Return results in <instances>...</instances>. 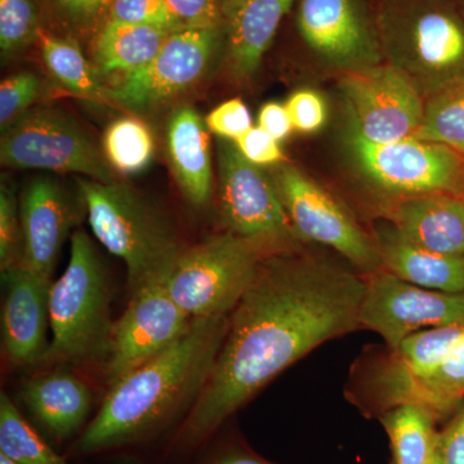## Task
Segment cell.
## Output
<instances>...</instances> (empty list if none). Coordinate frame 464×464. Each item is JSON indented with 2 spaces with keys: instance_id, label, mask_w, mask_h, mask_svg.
I'll use <instances>...</instances> for the list:
<instances>
[{
  "instance_id": "cell-1",
  "label": "cell",
  "mask_w": 464,
  "mask_h": 464,
  "mask_svg": "<svg viewBox=\"0 0 464 464\" xmlns=\"http://www.w3.org/2000/svg\"><path fill=\"white\" fill-rule=\"evenodd\" d=\"M365 280L298 249L259 266L228 316L212 373L179 432L198 444L320 344L362 328Z\"/></svg>"
},
{
  "instance_id": "cell-2",
  "label": "cell",
  "mask_w": 464,
  "mask_h": 464,
  "mask_svg": "<svg viewBox=\"0 0 464 464\" xmlns=\"http://www.w3.org/2000/svg\"><path fill=\"white\" fill-rule=\"evenodd\" d=\"M228 316L194 320L169 347L111 384L78 450L96 453L133 444L188 414L212 373Z\"/></svg>"
},
{
  "instance_id": "cell-3",
  "label": "cell",
  "mask_w": 464,
  "mask_h": 464,
  "mask_svg": "<svg viewBox=\"0 0 464 464\" xmlns=\"http://www.w3.org/2000/svg\"><path fill=\"white\" fill-rule=\"evenodd\" d=\"M382 54L426 101L464 83V17L451 0H381Z\"/></svg>"
},
{
  "instance_id": "cell-4",
  "label": "cell",
  "mask_w": 464,
  "mask_h": 464,
  "mask_svg": "<svg viewBox=\"0 0 464 464\" xmlns=\"http://www.w3.org/2000/svg\"><path fill=\"white\" fill-rule=\"evenodd\" d=\"M91 230L127 267L128 292L167 280L188 246L170 222L125 183L76 179Z\"/></svg>"
},
{
  "instance_id": "cell-5",
  "label": "cell",
  "mask_w": 464,
  "mask_h": 464,
  "mask_svg": "<svg viewBox=\"0 0 464 464\" xmlns=\"http://www.w3.org/2000/svg\"><path fill=\"white\" fill-rule=\"evenodd\" d=\"M111 289L91 237L74 231L65 271L52 283V338L43 364H83L108 360L114 323Z\"/></svg>"
},
{
  "instance_id": "cell-6",
  "label": "cell",
  "mask_w": 464,
  "mask_h": 464,
  "mask_svg": "<svg viewBox=\"0 0 464 464\" xmlns=\"http://www.w3.org/2000/svg\"><path fill=\"white\" fill-rule=\"evenodd\" d=\"M285 250L295 249L231 231L212 235L185 249L166 288L192 320L230 315L262 262Z\"/></svg>"
},
{
  "instance_id": "cell-7",
  "label": "cell",
  "mask_w": 464,
  "mask_h": 464,
  "mask_svg": "<svg viewBox=\"0 0 464 464\" xmlns=\"http://www.w3.org/2000/svg\"><path fill=\"white\" fill-rule=\"evenodd\" d=\"M344 146L362 179L393 201L432 194H464V157L440 143L406 137L372 143L346 130Z\"/></svg>"
},
{
  "instance_id": "cell-8",
  "label": "cell",
  "mask_w": 464,
  "mask_h": 464,
  "mask_svg": "<svg viewBox=\"0 0 464 464\" xmlns=\"http://www.w3.org/2000/svg\"><path fill=\"white\" fill-rule=\"evenodd\" d=\"M0 161L12 169L74 173L94 181H116L103 150L74 118L57 109H32L5 130Z\"/></svg>"
},
{
  "instance_id": "cell-9",
  "label": "cell",
  "mask_w": 464,
  "mask_h": 464,
  "mask_svg": "<svg viewBox=\"0 0 464 464\" xmlns=\"http://www.w3.org/2000/svg\"><path fill=\"white\" fill-rule=\"evenodd\" d=\"M218 199L227 231L298 249L301 240L290 224L274 177L244 158L230 140L218 142Z\"/></svg>"
},
{
  "instance_id": "cell-10",
  "label": "cell",
  "mask_w": 464,
  "mask_h": 464,
  "mask_svg": "<svg viewBox=\"0 0 464 464\" xmlns=\"http://www.w3.org/2000/svg\"><path fill=\"white\" fill-rule=\"evenodd\" d=\"M340 91L346 106L347 130L365 141L389 143L417 133L423 97L389 63L344 72Z\"/></svg>"
},
{
  "instance_id": "cell-11",
  "label": "cell",
  "mask_w": 464,
  "mask_h": 464,
  "mask_svg": "<svg viewBox=\"0 0 464 464\" xmlns=\"http://www.w3.org/2000/svg\"><path fill=\"white\" fill-rule=\"evenodd\" d=\"M274 179L299 240L329 246L365 273L383 268L374 239L322 186L288 164L280 166Z\"/></svg>"
},
{
  "instance_id": "cell-12",
  "label": "cell",
  "mask_w": 464,
  "mask_h": 464,
  "mask_svg": "<svg viewBox=\"0 0 464 464\" xmlns=\"http://www.w3.org/2000/svg\"><path fill=\"white\" fill-rule=\"evenodd\" d=\"M362 328L378 333L391 350L433 326L464 325V292H438L378 270L365 280L360 306Z\"/></svg>"
},
{
  "instance_id": "cell-13",
  "label": "cell",
  "mask_w": 464,
  "mask_h": 464,
  "mask_svg": "<svg viewBox=\"0 0 464 464\" xmlns=\"http://www.w3.org/2000/svg\"><path fill=\"white\" fill-rule=\"evenodd\" d=\"M225 30L181 29L168 36L151 63L109 88V102L133 111L157 108L206 75Z\"/></svg>"
},
{
  "instance_id": "cell-14",
  "label": "cell",
  "mask_w": 464,
  "mask_h": 464,
  "mask_svg": "<svg viewBox=\"0 0 464 464\" xmlns=\"http://www.w3.org/2000/svg\"><path fill=\"white\" fill-rule=\"evenodd\" d=\"M297 29L317 60L343 74L384 61L365 0H298Z\"/></svg>"
},
{
  "instance_id": "cell-15",
  "label": "cell",
  "mask_w": 464,
  "mask_h": 464,
  "mask_svg": "<svg viewBox=\"0 0 464 464\" xmlns=\"http://www.w3.org/2000/svg\"><path fill=\"white\" fill-rule=\"evenodd\" d=\"M192 322L170 297L166 280L149 284L130 295L127 310L115 320L112 329L108 386L169 347L188 331Z\"/></svg>"
},
{
  "instance_id": "cell-16",
  "label": "cell",
  "mask_w": 464,
  "mask_h": 464,
  "mask_svg": "<svg viewBox=\"0 0 464 464\" xmlns=\"http://www.w3.org/2000/svg\"><path fill=\"white\" fill-rule=\"evenodd\" d=\"M82 208L85 206L81 195L72 197L53 177L29 182L20 197L23 266L51 279L61 249L81 219Z\"/></svg>"
},
{
  "instance_id": "cell-17",
  "label": "cell",
  "mask_w": 464,
  "mask_h": 464,
  "mask_svg": "<svg viewBox=\"0 0 464 464\" xmlns=\"http://www.w3.org/2000/svg\"><path fill=\"white\" fill-rule=\"evenodd\" d=\"M2 277L3 353L14 366L43 364L50 347L51 279L25 266L5 271Z\"/></svg>"
},
{
  "instance_id": "cell-18",
  "label": "cell",
  "mask_w": 464,
  "mask_h": 464,
  "mask_svg": "<svg viewBox=\"0 0 464 464\" xmlns=\"http://www.w3.org/2000/svg\"><path fill=\"white\" fill-rule=\"evenodd\" d=\"M389 221L404 237L440 255L464 256V200L432 194L393 201Z\"/></svg>"
},
{
  "instance_id": "cell-19",
  "label": "cell",
  "mask_w": 464,
  "mask_h": 464,
  "mask_svg": "<svg viewBox=\"0 0 464 464\" xmlns=\"http://www.w3.org/2000/svg\"><path fill=\"white\" fill-rule=\"evenodd\" d=\"M374 241L383 270L422 288L464 292V256L440 255L424 249L390 221L375 225Z\"/></svg>"
},
{
  "instance_id": "cell-20",
  "label": "cell",
  "mask_w": 464,
  "mask_h": 464,
  "mask_svg": "<svg viewBox=\"0 0 464 464\" xmlns=\"http://www.w3.org/2000/svg\"><path fill=\"white\" fill-rule=\"evenodd\" d=\"M295 0H237L226 11V56L232 75L248 81L257 72L283 18Z\"/></svg>"
},
{
  "instance_id": "cell-21",
  "label": "cell",
  "mask_w": 464,
  "mask_h": 464,
  "mask_svg": "<svg viewBox=\"0 0 464 464\" xmlns=\"http://www.w3.org/2000/svg\"><path fill=\"white\" fill-rule=\"evenodd\" d=\"M170 167L186 199L194 207L207 206L213 192L209 130L197 110H174L167 125Z\"/></svg>"
},
{
  "instance_id": "cell-22",
  "label": "cell",
  "mask_w": 464,
  "mask_h": 464,
  "mask_svg": "<svg viewBox=\"0 0 464 464\" xmlns=\"http://www.w3.org/2000/svg\"><path fill=\"white\" fill-rule=\"evenodd\" d=\"M21 398L44 429L60 440L70 438L83 426L93 402L90 386L63 371L27 381Z\"/></svg>"
},
{
  "instance_id": "cell-23",
  "label": "cell",
  "mask_w": 464,
  "mask_h": 464,
  "mask_svg": "<svg viewBox=\"0 0 464 464\" xmlns=\"http://www.w3.org/2000/svg\"><path fill=\"white\" fill-rule=\"evenodd\" d=\"M387 406L415 404L431 413L447 414L464 399V333L453 350L429 375L413 380L378 377Z\"/></svg>"
},
{
  "instance_id": "cell-24",
  "label": "cell",
  "mask_w": 464,
  "mask_h": 464,
  "mask_svg": "<svg viewBox=\"0 0 464 464\" xmlns=\"http://www.w3.org/2000/svg\"><path fill=\"white\" fill-rule=\"evenodd\" d=\"M172 33L109 18L94 41V66L101 75L133 74L151 63Z\"/></svg>"
},
{
  "instance_id": "cell-25",
  "label": "cell",
  "mask_w": 464,
  "mask_h": 464,
  "mask_svg": "<svg viewBox=\"0 0 464 464\" xmlns=\"http://www.w3.org/2000/svg\"><path fill=\"white\" fill-rule=\"evenodd\" d=\"M464 325L433 326L404 338L393 348L380 377L413 380L435 371L462 337Z\"/></svg>"
},
{
  "instance_id": "cell-26",
  "label": "cell",
  "mask_w": 464,
  "mask_h": 464,
  "mask_svg": "<svg viewBox=\"0 0 464 464\" xmlns=\"http://www.w3.org/2000/svg\"><path fill=\"white\" fill-rule=\"evenodd\" d=\"M435 417L429 409L415 404L392 406L382 415L395 464H424L436 456Z\"/></svg>"
},
{
  "instance_id": "cell-27",
  "label": "cell",
  "mask_w": 464,
  "mask_h": 464,
  "mask_svg": "<svg viewBox=\"0 0 464 464\" xmlns=\"http://www.w3.org/2000/svg\"><path fill=\"white\" fill-rule=\"evenodd\" d=\"M38 39L44 65L58 83L82 99L109 102V88L101 83L96 66L88 63L78 44L43 32Z\"/></svg>"
},
{
  "instance_id": "cell-28",
  "label": "cell",
  "mask_w": 464,
  "mask_h": 464,
  "mask_svg": "<svg viewBox=\"0 0 464 464\" xmlns=\"http://www.w3.org/2000/svg\"><path fill=\"white\" fill-rule=\"evenodd\" d=\"M154 137L148 125L133 116L112 121L103 134V154L116 172L133 176L143 172L154 158Z\"/></svg>"
},
{
  "instance_id": "cell-29",
  "label": "cell",
  "mask_w": 464,
  "mask_h": 464,
  "mask_svg": "<svg viewBox=\"0 0 464 464\" xmlns=\"http://www.w3.org/2000/svg\"><path fill=\"white\" fill-rule=\"evenodd\" d=\"M414 137L447 146L464 157V83L424 101L422 121Z\"/></svg>"
},
{
  "instance_id": "cell-30",
  "label": "cell",
  "mask_w": 464,
  "mask_h": 464,
  "mask_svg": "<svg viewBox=\"0 0 464 464\" xmlns=\"http://www.w3.org/2000/svg\"><path fill=\"white\" fill-rule=\"evenodd\" d=\"M0 454L18 464H67L26 422L5 392L0 395Z\"/></svg>"
},
{
  "instance_id": "cell-31",
  "label": "cell",
  "mask_w": 464,
  "mask_h": 464,
  "mask_svg": "<svg viewBox=\"0 0 464 464\" xmlns=\"http://www.w3.org/2000/svg\"><path fill=\"white\" fill-rule=\"evenodd\" d=\"M35 0H0V50L14 56L32 44L41 34Z\"/></svg>"
},
{
  "instance_id": "cell-32",
  "label": "cell",
  "mask_w": 464,
  "mask_h": 464,
  "mask_svg": "<svg viewBox=\"0 0 464 464\" xmlns=\"http://www.w3.org/2000/svg\"><path fill=\"white\" fill-rule=\"evenodd\" d=\"M24 262V232L20 201L8 183L0 186V270L2 274Z\"/></svg>"
},
{
  "instance_id": "cell-33",
  "label": "cell",
  "mask_w": 464,
  "mask_h": 464,
  "mask_svg": "<svg viewBox=\"0 0 464 464\" xmlns=\"http://www.w3.org/2000/svg\"><path fill=\"white\" fill-rule=\"evenodd\" d=\"M42 92V82L29 72L8 76L0 84V127L2 132L32 110Z\"/></svg>"
},
{
  "instance_id": "cell-34",
  "label": "cell",
  "mask_w": 464,
  "mask_h": 464,
  "mask_svg": "<svg viewBox=\"0 0 464 464\" xmlns=\"http://www.w3.org/2000/svg\"><path fill=\"white\" fill-rule=\"evenodd\" d=\"M109 11L110 20L157 26L169 32L181 30L166 0H112Z\"/></svg>"
},
{
  "instance_id": "cell-35",
  "label": "cell",
  "mask_w": 464,
  "mask_h": 464,
  "mask_svg": "<svg viewBox=\"0 0 464 464\" xmlns=\"http://www.w3.org/2000/svg\"><path fill=\"white\" fill-rule=\"evenodd\" d=\"M181 29L225 30V0H166Z\"/></svg>"
},
{
  "instance_id": "cell-36",
  "label": "cell",
  "mask_w": 464,
  "mask_h": 464,
  "mask_svg": "<svg viewBox=\"0 0 464 464\" xmlns=\"http://www.w3.org/2000/svg\"><path fill=\"white\" fill-rule=\"evenodd\" d=\"M206 124L209 132L234 142L253 127L249 109L240 99L225 101L217 106L208 114Z\"/></svg>"
},
{
  "instance_id": "cell-37",
  "label": "cell",
  "mask_w": 464,
  "mask_h": 464,
  "mask_svg": "<svg viewBox=\"0 0 464 464\" xmlns=\"http://www.w3.org/2000/svg\"><path fill=\"white\" fill-rule=\"evenodd\" d=\"M285 108L288 110L293 128L298 132H316L325 123V102L316 92H295L286 102Z\"/></svg>"
},
{
  "instance_id": "cell-38",
  "label": "cell",
  "mask_w": 464,
  "mask_h": 464,
  "mask_svg": "<svg viewBox=\"0 0 464 464\" xmlns=\"http://www.w3.org/2000/svg\"><path fill=\"white\" fill-rule=\"evenodd\" d=\"M244 158L259 167L279 164L284 160V154L279 141L261 127H252L235 141Z\"/></svg>"
},
{
  "instance_id": "cell-39",
  "label": "cell",
  "mask_w": 464,
  "mask_h": 464,
  "mask_svg": "<svg viewBox=\"0 0 464 464\" xmlns=\"http://www.w3.org/2000/svg\"><path fill=\"white\" fill-rule=\"evenodd\" d=\"M436 457L440 464H464V405L447 429L439 433Z\"/></svg>"
},
{
  "instance_id": "cell-40",
  "label": "cell",
  "mask_w": 464,
  "mask_h": 464,
  "mask_svg": "<svg viewBox=\"0 0 464 464\" xmlns=\"http://www.w3.org/2000/svg\"><path fill=\"white\" fill-rule=\"evenodd\" d=\"M58 11L70 23L78 26L90 25L102 16L112 0H53Z\"/></svg>"
},
{
  "instance_id": "cell-41",
  "label": "cell",
  "mask_w": 464,
  "mask_h": 464,
  "mask_svg": "<svg viewBox=\"0 0 464 464\" xmlns=\"http://www.w3.org/2000/svg\"><path fill=\"white\" fill-rule=\"evenodd\" d=\"M258 127L271 134L277 141L289 136L293 128L292 121L285 105L277 102L266 103L258 115Z\"/></svg>"
},
{
  "instance_id": "cell-42",
  "label": "cell",
  "mask_w": 464,
  "mask_h": 464,
  "mask_svg": "<svg viewBox=\"0 0 464 464\" xmlns=\"http://www.w3.org/2000/svg\"><path fill=\"white\" fill-rule=\"evenodd\" d=\"M212 464H275L268 460L262 459L256 454L246 453V451H231L219 457Z\"/></svg>"
},
{
  "instance_id": "cell-43",
  "label": "cell",
  "mask_w": 464,
  "mask_h": 464,
  "mask_svg": "<svg viewBox=\"0 0 464 464\" xmlns=\"http://www.w3.org/2000/svg\"><path fill=\"white\" fill-rule=\"evenodd\" d=\"M0 464H18L16 462H14V460L9 459V458L3 456V454H0Z\"/></svg>"
},
{
  "instance_id": "cell-44",
  "label": "cell",
  "mask_w": 464,
  "mask_h": 464,
  "mask_svg": "<svg viewBox=\"0 0 464 464\" xmlns=\"http://www.w3.org/2000/svg\"><path fill=\"white\" fill-rule=\"evenodd\" d=\"M237 2V0H225V14H226V11H227V8L231 7V5Z\"/></svg>"
},
{
  "instance_id": "cell-45",
  "label": "cell",
  "mask_w": 464,
  "mask_h": 464,
  "mask_svg": "<svg viewBox=\"0 0 464 464\" xmlns=\"http://www.w3.org/2000/svg\"><path fill=\"white\" fill-rule=\"evenodd\" d=\"M424 464H440L439 463V459H438V457H433L431 460H429V462L427 463H424Z\"/></svg>"
},
{
  "instance_id": "cell-46",
  "label": "cell",
  "mask_w": 464,
  "mask_h": 464,
  "mask_svg": "<svg viewBox=\"0 0 464 464\" xmlns=\"http://www.w3.org/2000/svg\"><path fill=\"white\" fill-rule=\"evenodd\" d=\"M458 7H459L460 12H462L464 17V0H459V5H458Z\"/></svg>"
}]
</instances>
